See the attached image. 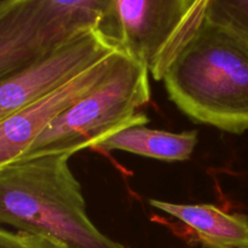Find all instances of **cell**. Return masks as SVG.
Wrapping results in <instances>:
<instances>
[{
	"label": "cell",
	"instance_id": "1",
	"mask_svg": "<svg viewBox=\"0 0 248 248\" xmlns=\"http://www.w3.org/2000/svg\"><path fill=\"white\" fill-rule=\"evenodd\" d=\"M177 108L196 123L248 131V43L201 18L162 77Z\"/></svg>",
	"mask_w": 248,
	"mask_h": 248
},
{
	"label": "cell",
	"instance_id": "2",
	"mask_svg": "<svg viewBox=\"0 0 248 248\" xmlns=\"http://www.w3.org/2000/svg\"><path fill=\"white\" fill-rule=\"evenodd\" d=\"M70 157L39 155L0 169V227L46 237L64 248H128L90 219Z\"/></svg>",
	"mask_w": 248,
	"mask_h": 248
},
{
	"label": "cell",
	"instance_id": "3",
	"mask_svg": "<svg viewBox=\"0 0 248 248\" xmlns=\"http://www.w3.org/2000/svg\"><path fill=\"white\" fill-rule=\"evenodd\" d=\"M149 69L121 51L113 69L96 86L58 114L33 143L26 157L96 149L110 136L149 119L138 108L149 103ZM21 160V159H19Z\"/></svg>",
	"mask_w": 248,
	"mask_h": 248
},
{
	"label": "cell",
	"instance_id": "4",
	"mask_svg": "<svg viewBox=\"0 0 248 248\" xmlns=\"http://www.w3.org/2000/svg\"><path fill=\"white\" fill-rule=\"evenodd\" d=\"M89 29L93 0H0V80Z\"/></svg>",
	"mask_w": 248,
	"mask_h": 248
},
{
	"label": "cell",
	"instance_id": "5",
	"mask_svg": "<svg viewBox=\"0 0 248 248\" xmlns=\"http://www.w3.org/2000/svg\"><path fill=\"white\" fill-rule=\"evenodd\" d=\"M198 0H113L115 39L155 80L181 48Z\"/></svg>",
	"mask_w": 248,
	"mask_h": 248
},
{
	"label": "cell",
	"instance_id": "6",
	"mask_svg": "<svg viewBox=\"0 0 248 248\" xmlns=\"http://www.w3.org/2000/svg\"><path fill=\"white\" fill-rule=\"evenodd\" d=\"M120 48L102 31L89 29L53 48L33 64L1 79L0 121Z\"/></svg>",
	"mask_w": 248,
	"mask_h": 248
},
{
	"label": "cell",
	"instance_id": "7",
	"mask_svg": "<svg viewBox=\"0 0 248 248\" xmlns=\"http://www.w3.org/2000/svg\"><path fill=\"white\" fill-rule=\"evenodd\" d=\"M120 50L90 65L67 82L0 121V169L22 159L46 126L107 77Z\"/></svg>",
	"mask_w": 248,
	"mask_h": 248
},
{
	"label": "cell",
	"instance_id": "8",
	"mask_svg": "<svg viewBox=\"0 0 248 248\" xmlns=\"http://www.w3.org/2000/svg\"><path fill=\"white\" fill-rule=\"evenodd\" d=\"M149 203L188 225L206 248H247L248 217L212 203H176L150 199Z\"/></svg>",
	"mask_w": 248,
	"mask_h": 248
},
{
	"label": "cell",
	"instance_id": "9",
	"mask_svg": "<svg viewBox=\"0 0 248 248\" xmlns=\"http://www.w3.org/2000/svg\"><path fill=\"white\" fill-rule=\"evenodd\" d=\"M198 143V131L176 133L137 125L119 131L99 143L96 149L121 150L162 161H186L193 156Z\"/></svg>",
	"mask_w": 248,
	"mask_h": 248
},
{
	"label": "cell",
	"instance_id": "10",
	"mask_svg": "<svg viewBox=\"0 0 248 248\" xmlns=\"http://www.w3.org/2000/svg\"><path fill=\"white\" fill-rule=\"evenodd\" d=\"M201 18L224 27L248 43V0H198L182 46Z\"/></svg>",
	"mask_w": 248,
	"mask_h": 248
},
{
	"label": "cell",
	"instance_id": "11",
	"mask_svg": "<svg viewBox=\"0 0 248 248\" xmlns=\"http://www.w3.org/2000/svg\"><path fill=\"white\" fill-rule=\"evenodd\" d=\"M0 248H64L46 237L0 227Z\"/></svg>",
	"mask_w": 248,
	"mask_h": 248
},
{
	"label": "cell",
	"instance_id": "12",
	"mask_svg": "<svg viewBox=\"0 0 248 248\" xmlns=\"http://www.w3.org/2000/svg\"><path fill=\"white\" fill-rule=\"evenodd\" d=\"M247 248H248V247H247Z\"/></svg>",
	"mask_w": 248,
	"mask_h": 248
}]
</instances>
